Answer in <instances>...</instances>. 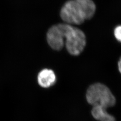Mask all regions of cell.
<instances>
[{
    "label": "cell",
    "instance_id": "7",
    "mask_svg": "<svg viewBox=\"0 0 121 121\" xmlns=\"http://www.w3.org/2000/svg\"><path fill=\"white\" fill-rule=\"evenodd\" d=\"M118 68L120 73L121 74V57L120 58L118 62Z\"/></svg>",
    "mask_w": 121,
    "mask_h": 121
},
{
    "label": "cell",
    "instance_id": "5",
    "mask_svg": "<svg viewBox=\"0 0 121 121\" xmlns=\"http://www.w3.org/2000/svg\"><path fill=\"white\" fill-rule=\"evenodd\" d=\"M91 114L94 119L99 121H116L115 117L108 113L106 108L100 106H94Z\"/></svg>",
    "mask_w": 121,
    "mask_h": 121
},
{
    "label": "cell",
    "instance_id": "1",
    "mask_svg": "<svg viewBox=\"0 0 121 121\" xmlns=\"http://www.w3.org/2000/svg\"><path fill=\"white\" fill-rule=\"evenodd\" d=\"M47 39L48 44L55 50H62L65 43L68 52L73 56L80 54L86 43L84 32L67 23L52 26L47 33Z\"/></svg>",
    "mask_w": 121,
    "mask_h": 121
},
{
    "label": "cell",
    "instance_id": "6",
    "mask_svg": "<svg viewBox=\"0 0 121 121\" xmlns=\"http://www.w3.org/2000/svg\"><path fill=\"white\" fill-rule=\"evenodd\" d=\"M113 35L116 39L121 43V25L117 26L113 31Z\"/></svg>",
    "mask_w": 121,
    "mask_h": 121
},
{
    "label": "cell",
    "instance_id": "4",
    "mask_svg": "<svg viewBox=\"0 0 121 121\" xmlns=\"http://www.w3.org/2000/svg\"><path fill=\"white\" fill-rule=\"evenodd\" d=\"M37 80L42 87L48 88L56 83V76L52 70L45 69L40 72L38 75Z\"/></svg>",
    "mask_w": 121,
    "mask_h": 121
},
{
    "label": "cell",
    "instance_id": "2",
    "mask_svg": "<svg viewBox=\"0 0 121 121\" xmlns=\"http://www.w3.org/2000/svg\"><path fill=\"white\" fill-rule=\"evenodd\" d=\"M95 11L92 0H70L62 7L60 15L67 24H81L91 18Z\"/></svg>",
    "mask_w": 121,
    "mask_h": 121
},
{
    "label": "cell",
    "instance_id": "3",
    "mask_svg": "<svg viewBox=\"0 0 121 121\" xmlns=\"http://www.w3.org/2000/svg\"><path fill=\"white\" fill-rule=\"evenodd\" d=\"M88 103L94 106H100L107 109L113 107L116 104V98L107 86L100 83L90 85L86 94Z\"/></svg>",
    "mask_w": 121,
    "mask_h": 121
}]
</instances>
